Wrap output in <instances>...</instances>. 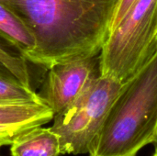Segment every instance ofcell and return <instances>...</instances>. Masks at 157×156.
<instances>
[{"label": "cell", "mask_w": 157, "mask_h": 156, "mask_svg": "<svg viewBox=\"0 0 157 156\" xmlns=\"http://www.w3.org/2000/svg\"><path fill=\"white\" fill-rule=\"evenodd\" d=\"M123 85L100 76L74 104L54 115L50 127L59 137L62 154H88Z\"/></svg>", "instance_id": "obj_4"}, {"label": "cell", "mask_w": 157, "mask_h": 156, "mask_svg": "<svg viewBox=\"0 0 157 156\" xmlns=\"http://www.w3.org/2000/svg\"><path fill=\"white\" fill-rule=\"evenodd\" d=\"M154 156H157V153H155V155Z\"/></svg>", "instance_id": "obj_14"}, {"label": "cell", "mask_w": 157, "mask_h": 156, "mask_svg": "<svg viewBox=\"0 0 157 156\" xmlns=\"http://www.w3.org/2000/svg\"><path fill=\"white\" fill-rule=\"evenodd\" d=\"M5 145H7V144H6V143L5 141H3V140H1V139H0V148H1L2 146H5Z\"/></svg>", "instance_id": "obj_13"}, {"label": "cell", "mask_w": 157, "mask_h": 156, "mask_svg": "<svg viewBox=\"0 0 157 156\" xmlns=\"http://www.w3.org/2000/svg\"><path fill=\"white\" fill-rule=\"evenodd\" d=\"M157 53V0H137L114 25L100 50L101 76L121 85Z\"/></svg>", "instance_id": "obj_3"}, {"label": "cell", "mask_w": 157, "mask_h": 156, "mask_svg": "<svg viewBox=\"0 0 157 156\" xmlns=\"http://www.w3.org/2000/svg\"><path fill=\"white\" fill-rule=\"evenodd\" d=\"M101 76L98 54L57 63L48 69L39 94L54 115L67 109Z\"/></svg>", "instance_id": "obj_5"}, {"label": "cell", "mask_w": 157, "mask_h": 156, "mask_svg": "<svg viewBox=\"0 0 157 156\" xmlns=\"http://www.w3.org/2000/svg\"><path fill=\"white\" fill-rule=\"evenodd\" d=\"M53 117L44 102L0 105V139L10 145L19 134L49 123Z\"/></svg>", "instance_id": "obj_6"}, {"label": "cell", "mask_w": 157, "mask_h": 156, "mask_svg": "<svg viewBox=\"0 0 157 156\" xmlns=\"http://www.w3.org/2000/svg\"><path fill=\"white\" fill-rule=\"evenodd\" d=\"M0 39L27 61L36 47L33 32L7 6L0 2Z\"/></svg>", "instance_id": "obj_8"}, {"label": "cell", "mask_w": 157, "mask_h": 156, "mask_svg": "<svg viewBox=\"0 0 157 156\" xmlns=\"http://www.w3.org/2000/svg\"><path fill=\"white\" fill-rule=\"evenodd\" d=\"M11 156H60L61 143L51 128L39 126L19 134L10 144Z\"/></svg>", "instance_id": "obj_7"}, {"label": "cell", "mask_w": 157, "mask_h": 156, "mask_svg": "<svg viewBox=\"0 0 157 156\" xmlns=\"http://www.w3.org/2000/svg\"><path fill=\"white\" fill-rule=\"evenodd\" d=\"M153 144L155 146V153H157V131H156V134H155V138L153 142Z\"/></svg>", "instance_id": "obj_12"}, {"label": "cell", "mask_w": 157, "mask_h": 156, "mask_svg": "<svg viewBox=\"0 0 157 156\" xmlns=\"http://www.w3.org/2000/svg\"><path fill=\"white\" fill-rule=\"evenodd\" d=\"M28 61L17 54L0 39V75L31 86V77Z\"/></svg>", "instance_id": "obj_9"}, {"label": "cell", "mask_w": 157, "mask_h": 156, "mask_svg": "<svg viewBox=\"0 0 157 156\" xmlns=\"http://www.w3.org/2000/svg\"><path fill=\"white\" fill-rule=\"evenodd\" d=\"M0 1H2V0H0Z\"/></svg>", "instance_id": "obj_15"}, {"label": "cell", "mask_w": 157, "mask_h": 156, "mask_svg": "<svg viewBox=\"0 0 157 156\" xmlns=\"http://www.w3.org/2000/svg\"><path fill=\"white\" fill-rule=\"evenodd\" d=\"M157 131V53L123 85L92 142L89 156H137Z\"/></svg>", "instance_id": "obj_2"}, {"label": "cell", "mask_w": 157, "mask_h": 156, "mask_svg": "<svg viewBox=\"0 0 157 156\" xmlns=\"http://www.w3.org/2000/svg\"><path fill=\"white\" fill-rule=\"evenodd\" d=\"M43 102L32 87L0 75V105Z\"/></svg>", "instance_id": "obj_10"}, {"label": "cell", "mask_w": 157, "mask_h": 156, "mask_svg": "<svg viewBox=\"0 0 157 156\" xmlns=\"http://www.w3.org/2000/svg\"><path fill=\"white\" fill-rule=\"evenodd\" d=\"M30 29L28 62L46 69L100 52L120 0H2Z\"/></svg>", "instance_id": "obj_1"}, {"label": "cell", "mask_w": 157, "mask_h": 156, "mask_svg": "<svg viewBox=\"0 0 157 156\" xmlns=\"http://www.w3.org/2000/svg\"><path fill=\"white\" fill-rule=\"evenodd\" d=\"M136 1L137 0H120L119 5H118L117 9H116V12H115V15L113 17V20H112L110 29L121 20V18L127 13V11L132 7V6Z\"/></svg>", "instance_id": "obj_11"}]
</instances>
